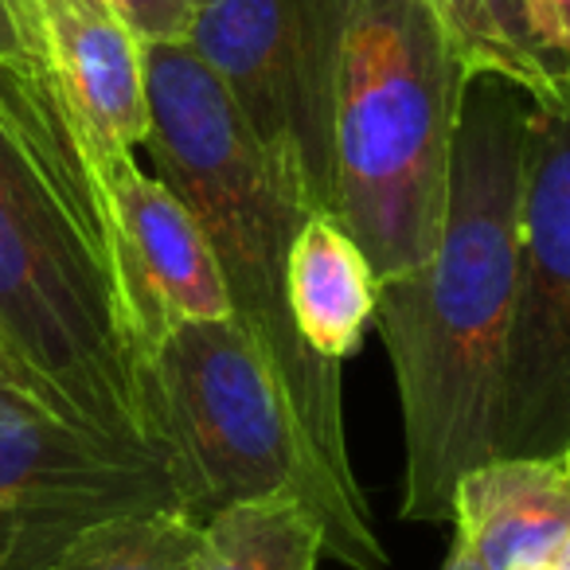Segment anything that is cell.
Listing matches in <instances>:
<instances>
[{"mask_svg": "<svg viewBox=\"0 0 570 570\" xmlns=\"http://www.w3.org/2000/svg\"><path fill=\"white\" fill-rule=\"evenodd\" d=\"M570 445V110L531 106L523 137L520 274L504 348L497 458Z\"/></svg>", "mask_w": 570, "mask_h": 570, "instance_id": "obj_7", "label": "cell"}, {"mask_svg": "<svg viewBox=\"0 0 570 570\" xmlns=\"http://www.w3.org/2000/svg\"><path fill=\"white\" fill-rule=\"evenodd\" d=\"M426 4L445 24V32H450L458 56L465 59L469 75H500V79L512 82L504 51L497 48V40H492L489 24L481 20V12H476L473 0H426Z\"/></svg>", "mask_w": 570, "mask_h": 570, "instance_id": "obj_17", "label": "cell"}, {"mask_svg": "<svg viewBox=\"0 0 570 570\" xmlns=\"http://www.w3.org/2000/svg\"><path fill=\"white\" fill-rule=\"evenodd\" d=\"M325 535L297 497L227 504L207 515L199 570H317Z\"/></svg>", "mask_w": 570, "mask_h": 570, "instance_id": "obj_14", "label": "cell"}, {"mask_svg": "<svg viewBox=\"0 0 570 570\" xmlns=\"http://www.w3.org/2000/svg\"><path fill=\"white\" fill-rule=\"evenodd\" d=\"M528 43L551 82L554 110H570V0H528Z\"/></svg>", "mask_w": 570, "mask_h": 570, "instance_id": "obj_16", "label": "cell"}, {"mask_svg": "<svg viewBox=\"0 0 570 570\" xmlns=\"http://www.w3.org/2000/svg\"><path fill=\"white\" fill-rule=\"evenodd\" d=\"M469 67L426 0H356L333 121V219L375 277L434 254L450 207Z\"/></svg>", "mask_w": 570, "mask_h": 570, "instance_id": "obj_4", "label": "cell"}, {"mask_svg": "<svg viewBox=\"0 0 570 570\" xmlns=\"http://www.w3.org/2000/svg\"><path fill=\"white\" fill-rule=\"evenodd\" d=\"M450 520L489 570H543L570 535V473L559 458H489L453 484Z\"/></svg>", "mask_w": 570, "mask_h": 570, "instance_id": "obj_11", "label": "cell"}, {"mask_svg": "<svg viewBox=\"0 0 570 570\" xmlns=\"http://www.w3.org/2000/svg\"><path fill=\"white\" fill-rule=\"evenodd\" d=\"M473 4H476V12H481L484 24H489L497 48L504 51L508 75H512L515 87H520L535 106L554 110L551 82H547V75L539 71L535 56H531V43H528V0H473Z\"/></svg>", "mask_w": 570, "mask_h": 570, "instance_id": "obj_15", "label": "cell"}, {"mask_svg": "<svg viewBox=\"0 0 570 570\" xmlns=\"http://www.w3.org/2000/svg\"><path fill=\"white\" fill-rule=\"evenodd\" d=\"M0 387H9V383H4V375H0Z\"/></svg>", "mask_w": 570, "mask_h": 570, "instance_id": "obj_23", "label": "cell"}, {"mask_svg": "<svg viewBox=\"0 0 570 570\" xmlns=\"http://www.w3.org/2000/svg\"><path fill=\"white\" fill-rule=\"evenodd\" d=\"M48 71L102 176L149 134L145 43L106 0H28Z\"/></svg>", "mask_w": 570, "mask_h": 570, "instance_id": "obj_9", "label": "cell"}, {"mask_svg": "<svg viewBox=\"0 0 570 570\" xmlns=\"http://www.w3.org/2000/svg\"><path fill=\"white\" fill-rule=\"evenodd\" d=\"M442 570H489V567H484L481 554L473 551V543H469L465 535H458V531H453V551H450V559H445Z\"/></svg>", "mask_w": 570, "mask_h": 570, "instance_id": "obj_20", "label": "cell"}, {"mask_svg": "<svg viewBox=\"0 0 570 570\" xmlns=\"http://www.w3.org/2000/svg\"><path fill=\"white\" fill-rule=\"evenodd\" d=\"M0 63H17V67L48 63L28 0H0Z\"/></svg>", "mask_w": 570, "mask_h": 570, "instance_id": "obj_19", "label": "cell"}, {"mask_svg": "<svg viewBox=\"0 0 570 570\" xmlns=\"http://www.w3.org/2000/svg\"><path fill=\"white\" fill-rule=\"evenodd\" d=\"M102 184L126 235L137 294L157 344L173 321L230 317L212 238L191 207L153 173H141L137 157L106 165Z\"/></svg>", "mask_w": 570, "mask_h": 570, "instance_id": "obj_10", "label": "cell"}, {"mask_svg": "<svg viewBox=\"0 0 570 570\" xmlns=\"http://www.w3.org/2000/svg\"><path fill=\"white\" fill-rule=\"evenodd\" d=\"M153 399L180 489L196 515L266 497H297L352 570H387V551L313 458L269 360L235 317L173 321L153 352Z\"/></svg>", "mask_w": 570, "mask_h": 570, "instance_id": "obj_5", "label": "cell"}, {"mask_svg": "<svg viewBox=\"0 0 570 570\" xmlns=\"http://www.w3.org/2000/svg\"><path fill=\"white\" fill-rule=\"evenodd\" d=\"M543 570H547V567H543Z\"/></svg>", "mask_w": 570, "mask_h": 570, "instance_id": "obj_24", "label": "cell"}, {"mask_svg": "<svg viewBox=\"0 0 570 570\" xmlns=\"http://www.w3.org/2000/svg\"><path fill=\"white\" fill-rule=\"evenodd\" d=\"M380 277L364 246L325 212H313L289 254V305L305 344L336 360L360 348L372 325Z\"/></svg>", "mask_w": 570, "mask_h": 570, "instance_id": "obj_12", "label": "cell"}, {"mask_svg": "<svg viewBox=\"0 0 570 570\" xmlns=\"http://www.w3.org/2000/svg\"><path fill=\"white\" fill-rule=\"evenodd\" d=\"M531 106L500 75L469 79L442 238L419 269L380 282L372 325L403 403V520H450L461 473L497 458Z\"/></svg>", "mask_w": 570, "mask_h": 570, "instance_id": "obj_2", "label": "cell"}, {"mask_svg": "<svg viewBox=\"0 0 570 570\" xmlns=\"http://www.w3.org/2000/svg\"><path fill=\"white\" fill-rule=\"evenodd\" d=\"M547 570H570V535H567V543H562L559 551L551 554V562H547Z\"/></svg>", "mask_w": 570, "mask_h": 570, "instance_id": "obj_21", "label": "cell"}, {"mask_svg": "<svg viewBox=\"0 0 570 570\" xmlns=\"http://www.w3.org/2000/svg\"><path fill=\"white\" fill-rule=\"evenodd\" d=\"M153 352L79 121L48 63H0V375L59 419L168 461Z\"/></svg>", "mask_w": 570, "mask_h": 570, "instance_id": "obj_1", "label": "cell"}, {"mask_svg": "<svg viewBox=\"0 0 570 570\" xmlns=\"http://www.w3.org/2000/svg\"><path fill=\"white\" fill-rule=\"evenodd\" d=\"M153 176L204 223L230 317L282 383L285 406L336 489L367 508L348 461L341 364L305 344L289 305V254L309 207L285 188L212 67L180 43H145Z\"/></svg>", "mask_w": 570, "mask_h": 570, "instance_id": "obj_3", "label": "cell"}, {"mask_svg": "<svg viewBox=\"0 0 570 570\" xmlns=\"http://www.w3.org/2000/svg\"><path fill=\"white\" fill-rule=\"evenodd\" d=\"M356 0H196L188 43L309 212L333 215V121Z\"/></svg>", "mask_w": 570, "mask_h": 570, "instance_id": "obj_6", "label": "cell"}, {"mask_svg": "<svg viewBox=\"0 0 570 570\" xmlns=\"http://www.w3.org/2000/svg\"><path fill=\"white\" fill-rule=\"evenodd\" d=\"M559 461H562V469H567V473H570V445H567V450H562V458H559Z\"/></svg>", "mask_w": 570, "mask_h": 570, "instance_id": "obj_22", "label": "cell"}, {"mask_svg": "<svg viewBox=\"0 0 570 570\" xmlns=\"http://www.w3.org/2000/svg\"><path fill=\"white\" fill-rule=\"evenodd\" d=\"M153 504L188 508L168 461L0 387V570H51L87 523Z\"/></svg>", "mask_w": 570, "mask_h": 570, "instance_id": "obj_8", "label": "cell"}, {"mask_svg": "<svg viewBox=\"0 0 570 570\" xmlns=\"http://www.w3.org/2000/svg\"><path fill=\"white\" fill-rule=\"evenodd\" d=\"M121 24L141 43H180L188 40L196 0H106Z\"/></svg>", "mask_w": 570, "mask_h": 570, "instance_id": "obj_18", "label": "cell"}, {"mask_svg": "<svg viewBox=\"0 0 570 570\" xmlns=\"http://www.w3.org/2000/svg\"><path fill=\"white\" fill-rule=\"evenodd\" d=\"M207 520L180 504L129 508L87 523L51 570H199Z\"/></svg>", "mask_w": 570, "mask_h": 570, "instance_id": "obj_13", "label": "cell"}]
</instances>
